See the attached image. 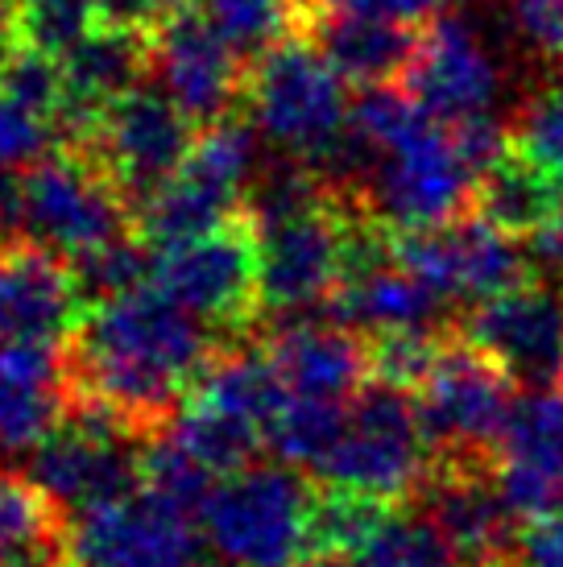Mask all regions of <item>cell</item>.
I'll return each instance as SVG.
<instances>
[{
    "label": "cell",
    "instance_id": "1",
    "mask_svg": "<svg viewBox=\"0 0 563 567\" xmlns=\"http://www.w3.org/2000/svg\"><path fill=\"white\" fill-rule=\"evenodd\" d=\"M219 357L216 331L145 282L95 302L71 331V390L137 431H162Z\"/></svg>",
    "mask_w": 563,
    "mask_h": 567
},
{
    "label": "cell",
    "instance_id": "2",
    "mask_svg": "<svg viewBox=\"0 0 563 567\" xmlns=\"http://www.w3.org/2000/svg\"><path fill=\"white\" fill-rule=\"evenodd\" d=\"M345 83V75L307 33H290L249 66L245 104L253 128L286 158L319 171L348 137L352 104Z\"/></svg>",
    "mask_w": 563,
    "mask_h": 567
},
{
    "label": "cell",
    "instance_id": "3",
    "mask_svg": "<svg viewBox=\"0 0 563 567\" xmlns=\"http://www.w3.org/2000/svg\"><path fill=\"white\" fill-rule=\"evenodd\" d=\"M257 178V133L245 116H224L204 125L195 137L187 162L137 204V233L154 252L174 249L216 233L245 212Z\"/></svg>",
    "mask_w": 563,
    "mask_h": 567
},
{
    "label": "cell",
    "instance_id": "4",
    "mask_svg": "<svg viewBox=\"0 0 563 567\" xmlns=\"http://www.w3.org/2000/svg\"><path fill=\"white\" fill-rule=\"evenodd\" d=\"M315 488L286 464H249L216 481L199 509L204 543L228 567H298L311 551Z\"/></svg>",
    "mask_w": 563,
    "mask_h": 567
},
{
    "label": "cell",
    "instance_id": "5",
    "mask_svg": "<svg viewBox=\"0 0 563 567\" xmlns=\"http://www.w3.org/2000/svg\"><path fill=\"white\" fill-rule=\"evenodd\" d=\"M472 190L477 171L460 154L452 128L422 112L393 142L373 150L357 212L390 224L393 233H422L460 220L472 207Z\"/></svg>",
    "mask_w": 563,
    "mask_h": 567
},
{
    "label": "cell",
    "instance_id": "6",
    "mask_svg": "<svg viewBox=\"0 0 563 567\" xmlns=\"http://www.w3.org/2000/svg\"><path fill=\"white\" fill-rule=\"evenodd\" d=\"M21 207H25V245L63 257L66 266L83 252H95L129 237L133 204L104 166L83 150H54L30 171H21Z\"/></svg>",
    "mask_w": 563,
    "mask_h": 567
},
{
    "label": "cell",
    "instance_id": "7",
    "mask_svg": "<svg viewBox=\"0 0 563 567\" xmlns=\"http://www.w3.org/2000/svg\"><path fill=\"white\" fill-rule=\"evenodd\" d=\"M129 431L137 426L104 402L71 394L63 426L30 456V481L66 522L121 502L141 488V452L129 447Z\"/></svg>",
    "mask_w": 563,
    "mask_h": 567
},
{
    "label": "cell",
    "instance_id": "8",
    "mask_svg": "<svg viewBox=\"0 0 563 567\" xmlns=\"http://www.w3.org/2000/svg\"><path fill=\"white\" fill-rule=\"evenodd\" d=\"M431 473L436 447L422 431L419 406L407 398V390L377 381L348 402L345 431L315 476H324L328 485L402 502L410 493H422Z\"/></svg>",
    "mask_w": 563,
    "mask_h": 567
},
{
    "label": "cell",
    "instance_id": "9",
    "mask_svg": "<svg viewBox=\"0 0 563 567\" xmlns=\"http://www.w3.org/2000/svg\"><path fill=\"white\" fill-rule=\"evenodd\" d=\"M419 419L436 447V464H493L514 414V378L469 340L452 336L436 373L422 381Z\"/></svg>",
    "mask_w": 563,
    "mask_h": 567
},
{
    "label": "cell",
    "instance_id": "10",
    "mask_svg": "<svg viewBox=\"0 0 563 567\" xmlns=\"http://www.w3.org/2000/svg\"><path fill=\"white\" fill-rule=\"evenodd\" d=\"M154 286L212 331H245L262 311V249L245 216L154 252Z\"/></svg>",
    "mask_w": 563,
    "mask_h": 567
},
{
    "label": "cell",
    "instance_id": "11",
    "mask_svg": "<svg viewBox=\"0 0 563 567\" xmlns=\"http://www.w3.org/2000/svg\"><path fill=\"white\" fill-rule=\"evenodd\" d=\"M195 121L174 104L162 87H133L116 95L104 112L95 116L92 133L83 137V154H92L104 174L129 195V204L137 212L145 195H154L195 145Z\"/></svg>",
    "mask_w": 563,
    "mask_h": 567
},
{
    "label": "cell",
    "instance_id": "12",
    "mask_svg": "<svg viewBox=\"0 0 563 567\" xmlns=\"http://www.w3.org/2000/svg\"><path fill=\"white\" fill-rule=\"evenodd\" d=\"M199 518L141 485L66 526V564L75 567H199Z\"/></svg>",
    "mask_w": 563,
    "mask_h": 567
},
{
    "label": "cell",
    "instance_id": "13",
    "mask_svg": "<svg viewBox=\"0 0 563 567\" xmlns=\"http://www.w3.org/2000/svg\"><path fill=\"white\" fill-rule=\"evenodd\" d=\"M345 228L348 207L331 195L295 216L257 224L262 249V302L295 319L315 302L331 299L345 282Z\"/></svg>",
    "mask_w": 563,
    "mask_h": 567
},
{
    "label": "cell",
    "instance_id": "14",
    "mask_svg": "<svg viewBox=\"0 0 563 567\" xmlns=\"http://www.w3.org/2000/svg\"><path fill=\"white\" fill-rule=\"evenodd\" d=\"M460 340L481 348L485 357L522 385L563 390V290L547 282H522L481 299L460 319Z\"/></svg>",
    "mask_w": 563,
    "mask_h": 567
},
{
    "label": "cell",
    "instance_id": "15",
    "mask_svg": "<svg viewBox=\"0 0 563 567\" xmlns=\"http://www.w3.org/2000/svg\"><path fill=\"white\" fill-rule=\"evenodd\" d=\"M393 261L443 299H493L531 282V266L518 240L477 216L422 233H393Z\"/></svg>",
    "mask_w": 563,
    "mask_h": 567
},
{
    "label": "cell",
    "instance_id": "16",
    "mask_svg": "<svg viewBox=\"0 0 563 567\" xmlns=\"http://www.w3.org/2000/svg\"><path fill=\"white\" fill-rule=\"evenodd\" d=\"M505 87V66L472 21L460 13H436L419 38V54L407 71V92L439 125L489 116Z\"/></svg>",
    "mask_w": 563,
    "mask_h": 567
},
{
    "label": "cell",
    "instance_id": "17",
    "mask_svg": "<svg viewBox=\"0 0 563 567\" xmlns=\"http://www.w3.org/2000/svg\"><path fill=\"white\" fill-rule=\"evenodd\" d=\"M154 71L157 87L187 112L195 125H216L245 100L249 71L219 38L207 17L195 9V0L154 30Z\"/></svg>",
    "mask_w": 563,
    "mask_h": 567
},
{
    "label": "cell",
    "instance_id": "18",
    "mask_svg": "<svg viewBox=\"0 0 563 567\" xmlns=\"http://www.w3.org/2000/svg\"><path fill=\"white\" fill-rule=\"evenodd\" d=\"M493 473L518 518L563 509V390H534L518 402Z\"/></svg>",
    "mask_w": 563,
    "mask_h": 567
},
{
    "label": "cell",
    "instance_id": "19",
    "mask_svg": "<svg viewBox=\"0 0 563 567\" xmlns=\"http://www.w3.org/2000/svg\"><path fill=\"white\" fill-rule=\"evenodd\" d=\"M88 302L63 257L21 245L0 252V344H63Z\"/></svg>",
    "mask_w": 563,
    "mask_h": 567
},
{
    "label": "cell",
    "instance_id": "20",
    "mask_svg": "<svg viewBox=\"0 0 563 567\" xmlns=\"http://www.w3.org/2000/svg\"><path fill=\"white\" fill-rule=\"evenodd\" d=\"M71 394L59 344H0V460L33 456L63 426Z\"/></svg>",
    "mask_w": 563,
    "mask_h": 567
},
{
    "label": "cell",
    "instance_id": "21",
    "mask_svg": "<svg viewBox=\"0 0 563 567\" xmlns=\"http://www.w3.org/2000/svg\"><path fill=\"white\" fill-rule=\"evenodd\" d=\"M427 509L469 567L514 555V509L501 497L493 464H436L422 485Z\"/></svg>",
    "mask_w": 563,
    "mask_h": 567
},
{
    "label": "cell",
    "instance_id": "22",
    "mask_svg": "<svg viewBox=\"0 0 563 567\" xmlns=\"http://www.w3.org/2000/svg\"><path fill=\"white\" fill-rule=\"evenodd\" d=\"M298 33H307L328 54V63L357 87H386L393 80H407L422 38V30H410V21L352 13L328 0L307 4Z\"/></svg>",
    "mask_w": 563,
    "mask_h": 567
},
{
    "label": "cell",
    "instance_id": "23",
    "mask_svg": "<svg viewBox=\"0 0 563 567\" xmlns=\"http://www.w3.org/2000/svg\"><path fill=\"white\" fill-rule=\"evenodd\" d=\"M145 66H154V33L121 30V25H109V21L95 25L71 54H63V133L71 137V145H83V137L92 133L104 104L141 87Z\"/></svg>",
    "mask_w": 563,
    "mask_h": 567
},
{
    "label": "cell",
    "instance_id": "24",
    "mask_svg": "<svg viewBox=\"0 0 563 567\" xmlns=\"http://www.w3.org/2000/svg\"><path fill=\"white\" fill-rule=\"evenodd\" d=\"M269 361L290 398L352 402L369 373V352L360 348L352 328L319 319H286L269 344Z\"/></svg>",
    "mask_w": 563,
    "mask_h": 567
},
{
    "label": "cell",
    "instance_id": "25",
    "mask_svg": "<svg viewBox=\"0 0 563 567\" xmlns=\"http://www.w3.org/2000/svg\"><path fill=\"white\" fill-rule=\"evenodd\" d=\"M443 295L419 282L414 274L390 261V266L360 274L331 295V319L352 331H407V328H436L443 319Z\"/></svg>",
    "mask_w": 563,
    "mask_h": 567
},
{
    "label": "cell",
    "instance_id": "26",
    "mask_svg": "<svg viewBox=\"0 0 563 567\" xmlns=\"http://www.w3.org/2000/svg\"><path fill=\"white\" fill-rule=\"evenodd\" d=\"M563 207V183H555L543 166L522 158L514 145L493 166L477 174L472 216L493 224L505 237H539Z\"/></svg>",
    "mask_w": 563,
    "mask_h": 567
},
{
    "label": "cell",
    "instance_id": "27",
    "mask_svg": "<svg viewBox=\"0 0 563 567\" xmlns=\"http://www.w3.org/2000/svg\"><path fill=\"white\" fill-rule=\"evenodd\" d=\"M66 526L71 522L54 509L30 473L0 468V555L4 564H30V559H63L66 564Z\"/></svg>",
    "mask_w": 563,
    "mask_h": 567
},
{
    "label": "cell",
    "instance_id": "28",
    "mask_svg": "<svg viewBox=\"0 0 563 567\" xmlns=\"http://www.w3.org/2000/svg\"><path fill=\"white\" fill-rule=\"evenodd\" d=\"M171 435L191 456H199L216 476L240 473L249 468L253 456L262 452V443H269L266 426L249 423V419H236L228 410H216L199 402V398H187L178 414H174Z\"/></svg>",
    "mask_w": 563,
    "mask_h": 567
},
{
    "label": "cell",
    "instance_id": "29",
    "mask_svg": "<svg viewBox=\"0 0 563 567\" xmlns=\"http://www.w3.org/2000/svg\"><path fill=\"white\" fill-rule=\"evenodd\" d=\"M398 502L360 493V488L328 485L311 505V555H360L386 522L398 514Z\"/></svg>",
    "mask_w": 563,
    "mask_h": 567
},
{
    "label": "cell",
    "instance_id": "30",
    "mask_svg": "<svg viewBox=\"0 0 563 567\" xmlns=\"http://www.w3.org/2000/svg\"><path fill=\"white\" fill-rule=\"evenodd\" d=\"M307 4H298V0H195V9L207 17V25L240 59H262L269 47L298 33Z\"/></svg>",
    "mask_w": 563,
    "mask_h": 567
},
{
    "label": "cell",
    "instance_id": "31",
    "mask_svg": "<svg viewBox=\"0 0 563 567\" xmlns=\"http://www.w3.org/2000/svg\"><path fill=\"white\" fill-rule=\"evenodd\" d=\"M348 419V402H328V398H290L282 402L278 419L269 423V447L286 460L290 468H311L331 456Z\"/></svg>",
    "mask_w": 563,
    "mask_h": 567
},
{
    "label": "cell",
    "instance_id": "32",
    "mask_svg": "<svg viewBox=\"0 0 563 567\" xmlns=\"http://www.w3.org/2000/svg\"><path fill=\"white\" fill-rule=\"evenodd\" d=\"M357 567H460V555L431 514H393L357 555Z\"/></svg>",
    "mask_w": 563,
    "mask_h": 567
},
{
    "label": "cell",
    "instance_id": "33",
    "mask_svg": "<svg viewBox=\"0 0 563 567\" xmlns=\"http://www.w3.org/2000/svg\"><path fill=\"white\" fill-rule=\"evenodd\" d=\"M71 274H75L83 302L95 307V302H109L150 282L154 278V249L141 237H121L104 249L83 252L79 261H71Z\"/></svg>",
    "mask_w": 563,
    "mask_h": 567
},
{
    "label": "cell",
    "instance_id": "34",
    "mask_svg": "<svg viewBox=\"0 0 563 567\" xmlns=\"http://www.w3.org/2000/svg\"><path fill=\"white\" fill-rule=\"evenodd\" d=\"M0 95L13 100L21 109L47 116L63 128V112H66V75H63V59H54L47 50L25 47L17 42L9 50V59L0 63Z\"/></svg>",
    "mask_w": 563,
    "mask_h": 567
},
{
    "label": "cell",
    "instance_id": "35",
    "mask_svg": "<svg viewBox=\"0 0 563 567\" xmlns=\"http://www.w3.org/2000/svg\"><path fill=\"white\" fill-rule=\"evenodd\" d=\"M17 30L25 47H38L63 59L95 30L104 25V0H13Z\"/></svg>",
    "mask_w": 563,
    "mask_h": 567
},
{
    "label": "cell",
    "instance_id": "36",
    "mask_svg": "<svg viewBox=\"0 0 563 567\" xmlns=\"http://www.w3.org/2000/svg\"><path fill=\"white\" fill-rule=\"evenodd\" d=\"M141 485L154 488L157 497H166L178 509L199 518V509H204V502L216 488V473L199 456H191L174 435H166V440L145 443V452H141Z\"/></svg>",
    "mask_w": 563,
    "mask_h": 567
},
{
    "label": "cell",
    "instance_id": "37",
    "mask_svg": "<svg viewBox=\"0 0 563 567\" xmlns=\"http://www.w3.org/2000/svg\"><path fill=\"white\" fill-rule=\"evenodd\" d=\"M448 340L452 336H443L439 328L381 331L369 348V373L393 390H422V381L436 373Z\"/></svg>",
    "mask_w": 563,
    "mask_h": 567
},
{
    "label": "cell",
    "instance_id": "38",
    "mask_svg": "<svg viewBox=\"0 0 563 567\" xmlns=\"http://www.w3.org/2000/svg\"><path fill=\"white\" fill-rule=\"evenodd\" d=\"M510 145L563 183V80L534 92L510 121Z\"/></svg>",
    "mask_w": 563,
    "mask_h": 567
},
{
    "label": "cell",
    "instance_id": "39",
    "mask_svg": "<svg viewBox=\"0 0 563 567\" xmlns=\"http://www.w3.org/2000/svg\"><path fill=\"white\" fill-rule=\"evenodd\" d=\"M54 121L0 95V171H30L33 162L54 154Z\"/></svg>",
    "mask_w": 563,
    "mask_h": 567
},
{
    "label": "cell",
    "instance_id": "40",
    "mask_svg": "<svg viewBox=\"0 0 563 567\" xmlns=\"http://www.w3.org/2000/svg\"><path fill=\"white\" fill-rule=\"evenodd\" d=\"M510 17L534 59L563 71V0H514Z\"/></svg>",
    "mask_w": 563,
    "mask_h": 567
},
{
    "label": "cell",
    "instance_id": "41",
    "mask_svg": "<svg viewBox=\"0 0 563 567\" xmlns=\"http://www.w3.org/2000/svg\"><path fill=\"white\" fill-rule=\"evenodd\" d=\"M514 559L522 567H563V509L522 518L514 535Z\"/></svg>",
    "mask_w": 563,
    "mask_h": 567
},
{
    "label": "cell",
    "instance_id": "42",
    "mask_svg": "<svg viewBox=\"0 0 563 567\" xmlns=\"http://www.w3.org/2000/svg\"><path fill=\"white\" fill-rule=\"evenodd\" d=\"M183 4L191 0H104V21L121 25V30L154 33L157 25H166Z\"/></svg>",
    "mask_w": 563,
    "mask_h": 567
},
{
    "label": "cell",
    "instance_id": "43",
    "mask_svg": "<svg viewBox=\"0 0 563 567\" xmlns=\"http://www.w3.org/2000/svg\"><path fill=\"white\" fill-rule=\"evenodd\" d=\"M534 249H539L543 261H551L555 269H563V207L555 212V220L534 237Z\"/></svg>",
    "mask_w": 563,
    "mask_h": 567
},
{
    "label": "cell",
    "instance_id": "44",
    "mask_svg": "<svg viewBox=\"0 0 563 567\" xmlns=\"http://www.w3.org/2000/svg\"><path fill=\"white\" fill-rule=\"evenodd\" d=\"M298 567H357V564H348V555H311L307 564Z\"/></svg>",
    "mask_w": 563,
    "mask_h": 567
},
{
    "label": "cell",
    "instance_id": "45",
    "mask_svg": "<svg viewBox=\"0 0 563 567\" xmlns=\"http://www.w3.org/2000/svg\"><path fill=\"white\" fill-rule=\"evenodd\" d=\"M17 567H63V559H30V564H17Z\"/></svg>",
    "mask_w": 563,
    "mask_h": 567
},
{
    "label": "cell",
    "instance_id": "46",
    "mask_svg": "<svg viewBox=\"0 0 563 567\" xmlns=\"http://www.w3.org/2000/svg\"><path fill=\"white\" fill-rule=\"evenodd\" d=\"M477 567H522V564H510V559H493V564H477Z\"/></svg>",
    "mask_w": 563,
    "mask_h": 567
},
{
    "label": "cell",
    "instance_id": "47",
    "mask_svg": "<svg viewBox=\"0 0 563 567\" xmlns=\"http://www.w3.org/2000/svg\"><path fill=\"white\" fill-rule=\"evenodd\" d=\"M443 4H455V0H436V9H443Z\"/></svg>",
    "mask_w": 563,
    "mask_h": 567
},
{
    "label": "cell",
    "instance_id": "48",
    "mask_svg": "<svg viewBox=\"0 0 563 567\" xmlns=\"http://www.w3.org/2000/svg\"><path fill=\"white\" fill-rule=\"evenodd\" d=\"M0 567H9V564H4V555H0Z\"/></svg>",
    "mask_w": 563,
    "mask_h": 567
}]
</instances>
